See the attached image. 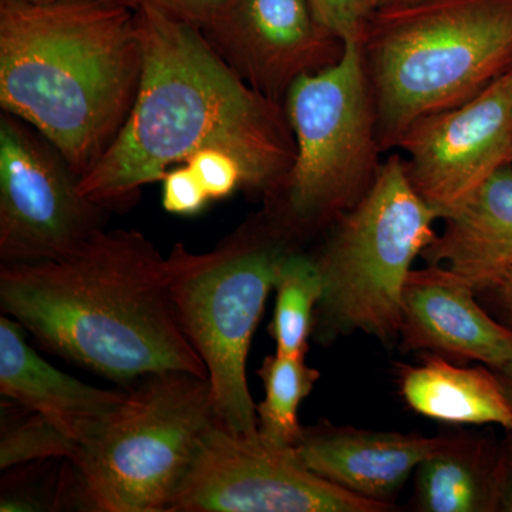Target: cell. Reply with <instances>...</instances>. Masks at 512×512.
Here are the masks:
<instances>
[{
    "label": "cell",
    "mask_w": 512,
    "mask_h": 512,
    "mask_svg": "<svg viewBox=\"0 0 512 512\" xmlns=\"http://www.w3.org/2000/svg\"><path fill=\"white\" fill-rule=\"evenodd\" d=\"M144 64L136 101L79 191L107 211L131 207L141 188L204 148L232 154L244 191L269 201L284 187L296 143L284 106L248 86L200 29L147 0L137 6Z\"/></svg>",
    "instance_id": "1"
},
{
    "label": "cell",
    "mask_w": 512,
    "mask_h": 512,
    "mask_svg": "<svg viewBox=\"0 0 512 512\" xmlns=\"http://www.w3.org/2000/svg\"><path fill=\"white\" fill-rule=\"evenodd\" d=\"M0 309L46 352L128 387L185 372L208 380L184 335L167 256L136 229H101L69 254L2 264Z\"/></svg>",
    "instance_id": "2"
},
{
    "label": "cell",
    "mask_w": 512,
    "mask_h": 512,
    "mask_svg": "<svg viewBox=\"0 0 512 512\" xmlns=\"http://www.w3.org/2000/svg\"><path fill=\"white\" fill-rule=\"evenodd\" d=\"M144 64L137 8L119 0H0V107L82 178L119 136Z\"/></svg>",
    "instance_id": "3"
},
{
    "label": "cell",
    "mask_w": 512,
    "mask_h": 512,
    "mask_svg": "<svg viewBox=\"0 0 512 512\" xmlns=\"http://www.w3.org/2000/svg\"><path fill=\"white\" fill-rule=\"evenodd\" d=\"M383 153L413 123L476 99L512 67V0H419L370 16L360 40Z\"/></svg>",
    "instance_id": "4"
},
{
    "label": "cell",
    "mask_w": 512,
    "mask_h": 512,
    "mask_svg": "<svg viewBox=\"0 0 512 512\" xmlns=\"http://www.w3.org/2000/svg\"><path fill=\"white\" fill-rule=\"evenodd\" d=\"M298 242L265 211L208 252L175 244L167 256L175 316L208 373L212 407L231 433H258L247 362L282 262Z\"/></svg>",
    "instance_id": "5"
},
{
    "label": "cell",
    "mask_w": 512,
    "mask_h": 512,
    "mask_svg": "<svg viewBox=\"0 0 512 512\" xmlns=\"http://www.w3.org/2000/svg\"><path fill=\"white\" fill-rule=\"evenodd\" d=\"M437 221L410 184L402 153L394 151L372 190L326 229L312 254L323 284L312 338L329 346L363 333L384 346L399 343L404 286L436 238Z\"/></svg>",
    "instance_id": "6"
},
{
    "label": "cell",
    "mask_w": 512,
    "mask_h": 512,
    "mask_svg": "<svg viewBox=\"0 0 512 512\" xmlns=\"http://www.w3.org/2000/svg\"><path fill=\"white\" fill-rule=\"evenodd\" d=\"M210 383L185 372L141 377L99 436L69 460L67 505L168 512L215 423Z\"/></svg>",
    "instance_id": "7"
},
{
    "label": "cell",
    "mask_w": 512,
    "mask_h": 512,
    "mask_svg": "<svg viewBox=\"0 0 512 512\" xmlns=\"http://www.w3.org/2000/svg\"><path fill=\"white\" fill-rule=\"evenodd\" d=\"M284 109L296 158L264 211L298 242L326 231L356 207L383 165L375 96L360 43L346 42L338 63L299 77Z\"/></svg>",
    "instance_id": "8"
},
{
    "label": "cell",
    "mask_w": 512,
    "mask_h": 512,
    "mask_svg": "<svg viewBox=\"0 0 512 512\" xmlns=\"http://www.w3.org/2000/svg\"><path fill=\"white\" fill-rule=\"evenodd\" d=\"M66 158L19 117H0V259L49 261L106 228L110 211L84 197Z\"/></svg>",
    "instance_id": "9"
},
{
    "label": "cell",
    "mask_w": 512,
    "mask_h": 512,
    "mask_svg": "<svg viewBox=\"0 0 512 512\" xmlns=\"http://www.w3.org/2000/svg\"><path fill=\"white\" fill-rule=\"evenodd\" d=\"M312 473L293 447L215 421L168 512H390Z\"/></svg>",
    "instance_id": "10"
},
{
    "label": "cell",
    "mask_w": 512,
    "mask_h": 512,
    "mask_svg": "<svg viewBox=\"0 0 512 512\" xmlns=\"http://www.w3.org/2000/svg\"><path fill=\"white\" fill-rule=\"evenodd\" d=\"M407 178L446 220L498 170L512 164V86L507 73L476 99L417 120L404 133Z\"/></svg>",
    "instance_id": "11"
},
{
    "label": "cell",
    "mask_w": 512,
    "mask_h": 512,
    "mask_svg": "<svg viewBox=\"0 0 512 512\" xmlns=\"http://www.w3.org/2000/svg\"><path fill=\"white\" fill-rule=\"evenodd\" d=\"M200 30L251 89L279 106L299 77L338 63L346 47L309 0H231Z\"/></svg>",
    "instance_id": "12"
},
{
    "label": "cell",
    "mask_w": 512,
    "mask_h": 512,
    "mask_svg": "<svg viewBox=\"0 0 512 512\" xmlns=\"http://www.w3.org/2000/svg\"><path fill=\"white\" fill-rule=\"evenodd\" d=\"M399 348L497 370L512 363V330L463 278L444 266L424 265L404 286Z\"/></svg>",
    "instance_id": "13"
},
{
    "label": "cell",
    "mask_w": 512,
    "mask_h": 512,
    "mask_svg": "<svg viewBox=\"0 0 512 512\" xmlns=\"http://www.w3.org/2000/svg\"><path fill=\"white\" fill-rule=\"evenodd\" d=\"M451 434L376 431L319 421L303 427L295 450L312 473L330 484L396 510V500L416 468L447 446Z\"/></svg>",
    "instance_id": "14"
},
{
    "label": "cell",
    "mask_w": 512,
    "mask_h": 512,
    "mask_svg": "<svg viewBox=\"0 0 512 512\" xmlns=\"http://www.w3.org/2000/svg\"><path fill=\"white\" fill-rule=\"evenodd\" d=\"M0 393L9 402L42 414L77 447L96 439L126 390H107L66 375L42 359L25 339V329L0 316Z\"/></svg>",
    "instance_id": "15"
},
{
    "label": "cell",
    "mask_w": 512,
    "mask_h": 512,
    "mask_svg": "<svg viewBox=\"0 0 512 512\" xmlns=\"http://www.w3.org/2000/svg\"><path fill=\"white\" fill-rule=\"evenodd\" d=\"M443 222V231L420 256L424 264L450 269L476 292L511 271L512 164Z\"/></svg>",
    "instance_id": "16"
},
{
    "label": "cell",
    "mask_w": 512,
    "mask_h": 512,
    "mask_svg": "<svg viewBox=\"0 0 512 512\" xmlns=\"http://www.w3.org/2000/svg\"><path fill=\"white\" fill-rule=\"evenodd\" d=\"M410 507L417 512H504L507 466L503 440L451 434L446 447L413 474Z\"/></svg>",
    "instance_id": "17"
},
{
    "label": "cell",
    "mask_w": 512,
    "mask_h": 512,
    "mask_svg": "<svg viewBox=\"0 0 512 512\" xmlns=\"http://www.w3.org/2000/svg\"><path fill=\"white\" fill-rule=\"evenodd\" d=\"M423 357L419 365L397 367V386L409 409L441 423L512 431V406L494 369Z\"/></svg>",
    "instance_id": "18"
},
{
    "label": "cell",
    "mask_w": 512,
    "mask_h": 512,
    "mask_svg": "<svg viewBox=\"0 0 512 512\" xmlns=\"http://www.w3.org/2000/svg\"><path fill=\"white\" fill-rule=\"evenodd\" d=\"M274 291L275 308L268 332L276 353L306 356L323 284L312 254L293 249L282 262Z\"/></svg>",
    "instance_id": "19"
},
{
    "label": "cell",
    "mask_w": 512,
    "mask_h": 512,
    "mask_svg": "<svg viewBox=\"0 0 512 512\" xmlns=\"http://www.w3.org/2000/svg\"><path fill=\"white\" fill-rule=\"evenodd\" d=\"M265 397L256 404L258 431L279 446L296 447L303 427L298 412L303 400L319 382L320 372L305 362V356H266L258 370Z\"/></svg>",
    "instance_id": "20"
},
{
    "label": "cell",
    "mask_w": 512,
    "mask_h": 512,
    "mask_svg": "<svg viewBox=\"0 0 512 512\" xmlns=\"http://www.w3.org/2000/svg\"><path fill=\"white\" fill-rule=\"evenodd\" d=\"M77 451V444L42 414L32 412L18 403H15L13 410H10L9 404H3L0 430L2 471L25 464L72 460Z\"/></svg>",
    "instance_id": "21"
},
{
    "label": "cell",
    "mask_w": 512,
    "mask_h": 512,
    "mask_svg": "<svg viewBox=\"0 0 512 512\" xmlns=\"http://www.w3.org/2000/svg\"><path fill=\"white\" fill-rule=\"evenodd\" d=\"M211 200H225L235 191L245 188V174L237 158L220 148H204L190 157L187 163Z\"/></svg>",
    "instance_id": "22"
},
{
    "label": "cell",
    "mask_w": 512,
    "mask_h": 512,
    "mask_svg": "<svg viewBox=\"0 0 512 512\" xmlns=\"http://www.w3.org/2000/svg\"><path fill=\"white\" fill-rule=\"evenodd\" d=\"M161 201L164 210L170 214L190 217L200 214L211 198L197 174L184 163L171 168L164 175Z\"/></svg>",
    "instance_id": "23"
},
{
    "label": "cell",
    "mask_w": 512,
    "mask_h": 512,
    "mask_svg": "<svg viewBox=\"0 0 512 512\" xmlns=\"http://www.w3.org/2000/svg\"><path fill=\"white\" fill-rule=\"evenodd\" d=\"M309 3L323 26L345 42L360 43L372 16L365 0H309Z\"/></svg>",
    "instance_id": "24"
},
{
    "label": "cell",
    "mask_w": 512,
    "mask_h": 512,
    "mask_svg": "<svg viewBox=\"0 0 512 512\" xmlns=\"http://www.w3.org/2000/svg\"><path fill=\"white\" fill-rule=\"evenodd\" d=\"M168 15L202 29L227 9L231 0H147Z\"/></svg>",
    "instance_id": "25"
},
{
    "label": "cell",
    "mask_w": 512,
    "mask_h": 512,
    "mask_svg": "<svg viewBox=\"0 0 512 512\" xmlns=\"http://www.w3.org/2000/svg\"><path fill=\"white\" fill-rule=\"evenodd\" d=\"M476 293L484 308L512 330V269Z\"/></svg>",
    "instance_id": "26"
},
{
    "label": "cell",
    "mask_w": 512,
    "mask_h": 512,
    "mask_svg": "<svg viewBox=\"0 0 512 512\" xmlns=\"http://www.w3.org/2000/svg\"><path fill=\"white\" fill-rule=\"evenodd\" d=\"M503 448L505 466H507V497H505L504 512H512V431H505Z\"/></svg>",
    "instance_id": "27"
},
{
    "label": "cell",
    "mask_w": 512,
    "mask_h": 512,
    "mask_svg": "<svg viewBox=\"0 0 512 512\" xmlns=\"http://www.w3.org/2000/svg\"><path fill=\"white\" fill-rule=\"evenodd\" d=\"M419 2V0H365L367 9L370 13L379 12V10L396 8V6L410 5V3Z\"/></svg>",
    "instance_id": "28"
},
{
    "label": "cell",
    "mask_w": 512,
    "mask_h": 512,
    "mask_svg": "<svg viewBox=\"0 0 512 512\" xmlns=\"http://www.w3.org/2000/svg\"><path fill=\"white\" fill-rule=\"evenodd\" d=\"M495 373H497L498 379H500L501 384H503L505 394H507L508 400H510L512 406V363L495 370Z\"/></svg>",
    "instance_id": "29"
},
{
    "label": "cell",
    "mask_w": 512,
    "mask_h": 512,
    "mask_svg": "<svg viewBox=\"0 0 512 512\" xmlns=\"http://www.w3.org/2000/svg\"><path fill=\"white\" fill-rule=\"evenodd\" d=\"M20 2L30 3V5H53V3L72 2V0H20ZM119 2L127 3V5L137 8L140 0H119Z\"/></svg>",
    "instance_id": "30"
},
{
    "label": "cell",
    "mask_w": 512,
    "mask_h": 512,
    "mask_svg": "<svg viewBox=\"0 0 512 512\" xmlns=\"http://www.w3.org/2000/svg\"><path fill=\"white\" fill-rule=\"evenodd\" d=\"M507 76H508V79H510V82H511V86H512V67L510 70H508L507 72Z\"/></svg>",
    "instance_id": "31"
}]
</instances>
